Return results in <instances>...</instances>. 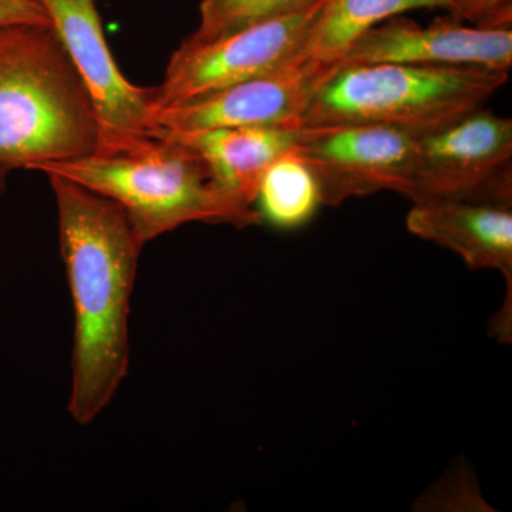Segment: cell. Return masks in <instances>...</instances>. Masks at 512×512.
<instances>
[{"label":"cell","instance_id":"1","mask_svg":"<svg viewBox=\"0 0 512 512\" xmlns=\"http://www.w3.org/2000/svg\"><path fill=\"white\" fill-rule=\"evenodd\" d=\"M47 177L74 313L69 413L87 426L130 369L131 296L144 245L116 202L60 175Z\"/></svg>","mask_w":512,"mask_h":512},{"label":"cell","instance_id":"2","mask_svg":"<svg viewBox=\"0 0 512 512\" xmlns=\"http://www.w3.org/2000/svg\"><path fill=\"white\" fill-rule=\"evenodd\" d=\"M99 143L92 97L52 23L0 28V167L77 160Z\"/></svg>","mask_w":512,"mask_h":512},{"label":"cell","instance_id":"3","mask_svg":"<svg viewBox=\"0 0 512 512\" xmlns=\"http://www.w3.org/2000/svg\"><path fill=\"white\" fill-rule=\"evenodd\" d=\"M33 171L60 175L116 202L143 245L191 222L249 227L217 190L200 154L163 131Z\"/></svg>","mask_w":512,"mask_h":512},{"label":"cell","instance_id":"4","mask_svg":"<svg viewBox=\"0 0 512 512\" xmlns=\"http://www.w3.org/2000/svg\"><path fill=\"white\" fill-rule=\"evenodd\" d=\"M507 82L508 72L477 67L338 63L301 127L373 124L423 136L484 109Z\"/></svg>","mask_w":512,"mask_h":512},{"label":"cell","instance_id":"5","mask_svg":"<svg viewBox=\"0 0 512 512\" xmlns=\"http://www.w3.org/2000/svg\"><path fill=\"white\" fill-rule=\"evenodd\" d=\"M323 0L215 39L184 40L156 87L158 110L275 72L305 59L303 50Z\"/></svg>","mask_w":512,"mask_h":512},{"label":"cell","instance_id":"6","mask_svg":"<svg viewBox=\"0 0 512 512\" xmlns=\"http://www.w3.org/2000/svg\"><path fill=\"white\" fill-rule=\"evenodd\" d=\"M512 121L480 109L417 138L403 197L413 204L483 200L511 204Z\"/></svg>","mask_w":512,"mask_h":512},{"label":"cell","instance_id":"7","mask_svg":"<svg viewBox=\"0 0 512 512\" xmlns=\"http://www.w3.org/2000/svg\"><path fill=\"white\" fill-rule=\"evenodd\" d=\"M417 138L373 124L299 127L293 150L318 181L322 205L382 191L404 195L412 177Z\"/></svg>","mask_w":512,"mask_h":512},{"label":"cell","instance_id":"8","mask_svg":"<svg viewBox=\"0 0 512 512\" xmlns=\"http://www.w3.org/2000/svg\"><path fill=\"white\" fill-rule=\"evenodd\" d=\"M66 46L96 109L99 150H113L153 136L156 87L128 82L111 55L94 0H37Z\"/></svg>","mask_w":512,"mask_h":512},{"label":"cell","instance_id":"9","mask_svg":"<svg viewBox=\"0 0 512 512\" xmlns=\"http://www.w3.org/2000/svg\"><path fill=\"white\" fill-rule=\"evenodd\" d=\"M336 66L338 63L303 59L217 92L163 107L157 113V130L194 133L234 127H301L313 94Z\"/></svg>","mask_w":512,"mask_h":512},{"label":"cell","instance_id":"10","mask_svg":"<svg viewBox=\"0 0 512 512\" xmlns=\"http://www.w3.org/2000/svg\"><path fill=\"white\" fill-rule=\"evenodd\" d=\"M403 63L477 67L510 73L512 30L467 28L456 20L417 25L402 15L367 29L339 64Z\"/></svg>","mask_w":512,"mask_h":512},{"label":"cell","instance_id":"11","mask_svg":"<svg viewBox=\"0 0 512 512\" xmlns=\"http://www.w3.org/2000/svg\"><path fill=\"white\" fill-rule=\"evenodd\" d=\"M200 154L212 181L248 225L261 224L256 192L272 163L295 147L299 127L256 126L171 133Z\"/></svg>","mask_w":512,"mask_h":512},{"label":"cell","instance_id":"12","mask_svg":"<svg viewBox=\"0 0 512 512\" xmlns=\"http://www.w3.org/2000/svg\"><path fill=\"white\" fill-rule=\"evenodd\" d=\"M413 235L450 249L473 269H494L512 291L511 204L441 200L414 204L407 214Z\"/></svg>","mask_w":512,"mask_h":512},{"label":"cell","instance_id":"13","mask_svg":"<svg viewBox=\"0 0 512 512\" xmlns=\"http://www.w3.org/2000/svg\"><path fill=\"white\" fill-rule=\"evenodd\" d=\"M448 8L450 0H323L303 57L313 62L339 63L357 37L383 20L409 10Z\"/></svg>","mask_w":512,"mask_h":512},{"label":"cell","instance_id":"14","mask_svg":"<svg viewBox=\"0 0 512 512\" xmlns=\"http://www.w3.org/2000/svg\"><path fill=\"white\" fill-rule=\"evenodd\" d=\"M320 205L318 181L295 150L271 164L256 192L255 211L261 222L278 229L302 227Z\"/></svg>","mask_w":512,"mask_h":512},{"label":"cell","instance_id":"15","mask_svg":"<svg viewBox=\"0 0 512 512\" xmlns=\"http://www.w3.org/2000/svg\"><path fill=\"white\" fill-rule=\"evenodd\" d=\"M320 0H201L200 25L190 39L210 40L299 10Z\"/></svg>","mask_w":512,"mask_h":512},{"label":"cell","instance_id":"16","mask_svg":"<svg viewBox=\"0 0 512 512\" xmlns=\"http://www.w3.org/2000/svg\"><path fill=\"white\" fill-rule=\"evenodd\" d=\"M451 19L471 22L474 28L511 29L512 0H451Z\"/></svg>","mask_w":512,"mask_h":512},{"label":"cell","instance_id":"17","mask_svg":"<svg viewBox=\"0 0 512 512\" xmlns=\"http://www.w3.org/2000/svg\"><path fill=\"white\" fill-rule=\"evenodd\" d=\"M30 23H50L46 10L37 0H0V28Z\"/></svg>","mask_w":512,"mask_h":512},{"label":"cell","instance_id":"18","mask_svg":"<svg viewBox=\"0 0 512 512\" xmlns=\"http://www.w3.org/2000/svg\"><path fill=\"white\" fill-rule=\"evenodd\" d=\"M9 170L6 168L0 167V190H2L3 185H5L6 177H8Z\"/></svg>","mask_w":512,"mask_h":512},{"label":"cell","instance_id":"19","mask_svg":"<svg viewBox=\"0 0 512 512\" xmlns=\"http://www.w3.org/2000/svg\"><path fill=\"white\" fill-rule=\"evenodd\" d=\"M450 3H451V0H450ZM448 10V9H447Z\"/></svg>","mask_w":512,"mask_h":512}]
</instances>
